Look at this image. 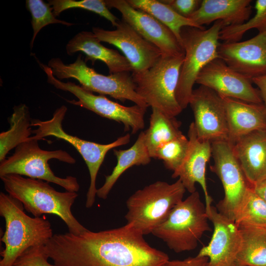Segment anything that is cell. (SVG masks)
I'll return each instance as SVG.
<instances>
[{"label": "cell", "instance_id": "6da1fadb", "mask_svg": "<svg viewBox=\"0 0 266 266\" xmlns=\"http://www.w3.org/2000/svg\"><path fill=\"white\" fill-rule=\"evenodd\" d=\"M131 223L113 229L79 235L54 234L44 246L57 266H160L165 252L150 246Z\"/></svg>", "mask_w": 266, "mask_h": 266}, {"label": "cell", "instance_id": "7a4b0ae2", "mask_svg": "<svg viewBox=\"0 0 266 266\" xmlns=\"http://www.w3.org/2000/svg\"><path fill=\"white\" fill-rule=\"evenodd\" d=\"M7 194L19 200L25 209L34 217L51 214L59 217L68 232L80 234L88 230L74 217L71 208L78 197L77 192L56 191L49 182L18 174L0 176Z\"/></svg>", "mask_w": 266, "mask_h": 266}, {"label": "cell", "instance_id": "3957f363", "mask_svg": "<svg viewBox=\"0 0 266 266\" xmlns=\"http://www.w3.org/2000/svg\"><path fill=\"white\" fill-rule=\"evenodd\" d=\"M23 204L8 194L0 193V215L5 222L0 240L5 247L0 252V266H12L26 250L45 246L53 236L50 222L43 215L31 217L24 212Z\"/></svg>", "mask_w": 266, "mask_h": 266}, {"label": "cell", "instance_id": "277c9868", "mask_svg": "<svg viewBox=\"0 0 266 266\" xmlns=\"http://www.w3.org/2000/svg\"><path fill=\"white\" fill-rule=\"evenodd\" d=\"M205 204L196 191L176 204L152 231L176 253L195 249L203 233L211 231Z\"/></svg>", "mask_w": 266, "mask_h": 266}, {"label": "cell", "instance_id": "5b68a950", "mask_svg": "<svg viewBox=\"0 0 266 266\" xmlns=\"http://www.w3.org/2000/svg\"><path fill=\"white\" fill-rule=\"evenodd\" d=\"M224 26L222 21H217L207 29L192 27H185L181 29L184 59L175 97L182 110L189 104L194 85L200 71L210 62L218 58L220 32Z\"/></svg>", "mask_w": 266, "mask_h": 266}, {"label": "cell", "instance_id": "8992f818", "mask_svg": "<svg viewBox=\"0 0 266 266\" xmlns=\"http://www.w3.org/2000/svg\"><path fill=\"white\" fill-rule=\"evenodd\" d=\"M51 159L69 164H74L76 162L65 150L41 149L38 140L31 136L17 146L12 155L0 162V176L18 174L56 184L67 191L77 192L80 185L77 178L72 176L64 178L56 176L48 164Z\"/></svg>", "mask_w": 266, "mask_h": 266}, {"label": "cell", "instance_id": "52a82bcc", "mask_svg": "<svg viewBox=\"0 0 266 266\" xmlns=\"http://www.w3.org/2000/svg\"><path fill=\"white\" fill-rule=\"evenodd\" d=\"M186 189L180 179L172 184L158 181L134 192L127 200L125 218L143 234L152 233L183 200Z\"/></svg>", "mask_w": 266, "mask_h": 266}, {"label": "cell", "instance_id": "ba28073f", "mask_svg": "<svg viewBox=\"0 0 266 266\" xmlns=\"http://www.w3.org/2000/svg\"><path fill=\"white\" fill-rule=\"evenodd\" d=\"M184 54L163 56L146 70L132 74L135 91L148 106L155 108L170 117H175L182 111L175 97Z\"/></svg>", "mask_w": 266, "mask_h": 266}, {"label": "cell", "instance_id": "9c48e42d", "mask_svg": "<svg viewBox=\"0 0 266 266\" xmlns=\"http://www.w3.org/2000/svg\"><path fill=\"white\" fill-rule=\"evenodd\" d=\"M53 75L58 79L73 78L81 86L91 92L108 95L124 102L127 100L135 104L147 108L144 99L135 91V85L130 72H122L104 75L89 67L79 54L74 62L65 64L59 58H53L48 62Z\"/></svg>", "mask_w": 266, "mask_h": 266}, {"label": "cell", "instance_id": "30bf717a", "mask_svg": "<svg viewBox=\"0 0 266 266\" xmlns=\"http://www.w3.org/2000/svg\"><path fill=\"white\" fill-rule=\"evenodd\" d=\"M67 110L66 106L62 105L56 109L49 120L42 121L33 119L31 126L36 128L33 130L34 135L32 136L38 141L47 136H54L70 143L79 152L88 167L90 177L85 203L86 207L90 208L95 201L97 191L96 179L106 154L112 149L129 143L131 136L128 133L111 143L100 144L72 135L65 132L63 128L62 123Z\"/></svg>", "mask_w": 266, "mask_h": 266}, {"label": "cell", "instance_id": "8fae6325", "mask_svg": "<svg viewBox=\"0 0 266 266\" xmlns=\"http://www.w3.org/2000/svg\"><path fill=\"white\" fill-rule=\"evenodd\" d=\"M38 63L46 73L49 84L58 89L68 92L77 98V100H66L68 103L121 123L124 126V131L131 130L132 134L144 128L147 108L136 104L125 106L110 100L103 95H96L73 82L61 81L53 75L48 66L39 61Z\"/></svg>", "mask_w": 266, "mask_h": 266}, {"label": "cell", "instance_id": "7c38bea8", "mask_svg": "<svg viewBox=\"0 0 266 266\" xmlns=\"http://www.w3.org/2000/svg\"><path fill=\"white\" fill-rule=\"evenodd\" d=\"M211 156L214 164L210 169L220 179L224 191V197L216 208L219 213L234 222L250 185L229 141L212 142Z\"/></svg>", "mask_w": 266, "mask_h": 266}, {"label": "cell", "instance_id": "4fadbf2b", "mask_svg": "<svg viewBox=\"0 0 266 266\" xmlns=\"http://www.w3.org/2000/svg\"><path fill=\"white\" fill-rule=\"evenodd\" d=\"M115 27L111 31L93 27L92 32L101 42L112 44L122 52L131 66L133 74L149 69L162 56L159 48L123 20Z\"/></svg>", "mask_w": 266, "mask_h": 266}, {"label": "cell", "instance_id": "5bb4252c", "mask_svg": "<svg viewBox=\"0 0 266 266\" xmlns=\"http://www.w3.org/2000/svg\"><path fill=\"white\" fill-rule=\"evenodd\" d=\"M198 138L211 142L228 140V126L222 97L205 86L193 90L189 104Z\"/></svg>", "mask_w": 266, "mask_h": 266}, {"label": "cell", "instance_id": "9a60e30c", "mask_svg": "<svg viewBox=\"0 0 266 266\" xmlns=\"http://www.w3.org/2000/svg\"><path fill=\"white\" fill-rule=\"evenodd\" d=\"M108 8H114L122 20L146 40L154 45L163 56L184 54L183 48L173 32L150 14L132 6L127 0H105Z\"/></svg>", "mask_w": 266, "mask_h": 266}, {"label": "cell", "instance_id": "2e32d148", "mask_svg": "<svg viewBox=\"0 0 266 266\" xmlns=\"http://www.w3.org/2000/svg\"><path fill=\"white\" fill-rule=\"evenodd\" d=\"M251 83L219 58L213 60L203 68L196 81V83L213 90L222 97L249 103H263L259 89Z\"/></svg>", "mask_w": 266, "mask_h": 266}, {"label": "cell", "instance_id": "e0dca14e", "mask_svg": "<svg viewBox=\"0 0 266 266\" xmlns=\"http://www.w3.org/2000/svg\"><path fill=\"white\" fill-rule=\"evenodd\" d=\"M206 211L213 225V233L208 244L203 246L197 256L207 257V266H235L241 244L238 226L213 206Z\"/></svg>", "mask_w": 266, "mask_h": 266}, {"label": "cell", "instance_id": "ac0fdd59", "mask_svg": "<svg viewBox=\"0 0 266 266\" xmlns=\"http://www.w3.org/2000/svg\"><path fill=\"white\" fill-rule=\"evenodd\" d=\"M218 58L251 80L266 74V31L243 41L219 43Z\"/></svg>", "mask_w": 266, "mask_h": 266}, {"label": "cell", "instance_id": "d6986e66", "mask_svg": "<svg viewBox=\"0 0 266 266\" xmlns=\"http://www.w3.org/2000/svg\"><path fill=\"white\" fill-rule=\"evenodd\" d=\"M188 136L189 146L186 156L180 167L173 172L171 177H179L186 190L191 194L197 191L195 184L199 183L203 190L207 209L213 201L207 190L205 178L206 164L211 156V143L198 138L194 122L189 126Z\"/></svg>", "mask_w": 266, "mask_h": 266}, {"label": "cell", "instance_id": "ffe728a7", "mask_svg": "<svg viewBox=\"0 0 266 266\" xmlns=\"http://www.w3.org/2000/svg\"><path fill=\"white\" fill-rule=\"evenodd\" d=\"M250 186L266 179V130L255 131L231 143Z\"/></svg>", "mask_w": 266, "mask_h": 266}, {"label": "cell", "instance_id": "44dd1931", "mask_svg": "<svg viewBox=\"0 0 266 266\" xmlns=\"http://www.w3.org/2000/svg\"><path fill=\"white\" fill-rule=\"evenodd\" d=\"M222 98L228 126V141L231 143L253 132L266 130V111L263 103Z\"/></svg>", "mask_w": 266, "mask_h": 266}, {"label": "cell", "instance_id": "7402d4cb", "mask_svg": "<svg viewBox=\"0 0 266 266\" xmlns=\"http://www.w3.org/2000/svg\"><path fill=\"white\" fill-rule=\"evenodd\" d=\"M251 0H203L199 8L188 18L200 27L217 21L224 27L241 24L249 19Z\"/></svg>", "mask_w": 266, "mask_h": 266}, {"label": "cell", "instance_id": "603a6c76", "mask_svg": "<svg viewBox=\"0 0 266 266\" xmlns=\"http://www.w3.org/2000/svg\"><path fill=\"white\" fill-rule=\"evenodd\" d=\"M100 42L93 32L82 31L69 40L66 51L68 55L81 52L86 55L85 62L91 61L93 65L96 60L103 62L110 74L132 72L131 66L124 56L115 50L105 47Z\"/></svg>", "mask_w": 266, "mask_h": 266}, {"label": "cell", "instance_id": "cb8c5ba5", "mask_svg": "<svg viewBox=\"0 0 266 266\" xmlns=\"http://www.w3.org/2000/svg\"><path fill=\"white\" fill-rule=\"evenodd\" d=\"M117 159V164L110 174L105 176L104 184L97 189L96 195L106 199L121 175L133 166L146 165L151 161L144 140V133L141 132L134 143L129 149L113 150Z\"/></svg>", "mask_w": 266, "mask_h": 266}, {"label": "cell", "instance_id": "d4e9b609", "mask_svg": "<svg viewBox=\"0 0 266 266\" xmlns=\"http://www.w3.org/2000/svg\"><path fill=\"white\" fill-rule=\"evenodd\" d=\"M237 226L241 244L235 266H266V227Z\"/></svg>", "mask_w": 266, "mask_h": 266}, {"label": "cell", "instance_id": "484cf974", "mask_svg": "<svg viewBox=\"0 0 266 266\" xmlns=\"http://www.w3.org/2000/svg\"><path fill=\"white\" fill-rule=\"evenodd\" d=\"M8 121L9 129L0 133V162L13 148L31 136L32 119L29 108L25 104L15 105Z\"/></svg>", "mask_w": 266, "mask_h": 266}, {"label": "cell", "instance_id": "4316f807", "mask_svg": "<svg viewBox=\"0 0 266 266\" xmlns=\"http://www.w3.org/2000/svg\"><path fill=\"white\" fill-rule=\"evenodd\" d=\"M181 122L158 109L152 108L148 128L144 132L146 146L151 158L163 144L181 135Z\"/></svg>", "mask_w": 266, "mask_h": 266}, {"label": "cell", "instance_id": "83f0119b", "mask_svg": "<svg viewBox=\"0 0 266 266\" xmlns=\"http://www.w3.org/2000/svg\"><path fill=\"white\" fill-rule=\"evenodd\" d=\"M127 1L133 7L150 14L166 26L173 32L181 44L180 33L183 27L204 28L200 27L190 19L181 16L162 0H127Z\"/></svg>", "mask_w": 266, "mask_h": 266}, {"label": "cell", "instance_id": "f1b7e54d", "mask_svg": "<svg viewBox=\"0 0 266 266\" xmlns=\"http://www.w3.org/2000/svg\"><path fill=\"white\" fill-rule=\"evenodd\" d=\"M237 225L266 227V202L250 186L235 220Z\"/></svg>", "mask_w": 266, "mask_h": 266}, {"label": "cell", "instance_id": "f546056e", "mask_svg": "<svg viewBox=\"0 0 266 266\" xmlns=\"http://www.w3.org/2000/svg\"><path fill=\"white\" fill-rule=\"evenodd\" d=\"M255 15L245 22L234 26H225L220 32L219 40L224 42H237L245 33L252 29H256L259 33L266 31V0H257L255 2Z\"/></svg>", "mask_w": 266, "mask_h": 266}, {"label": "cell", "instance_id": "4dcf8cb0", "mask_svg": "<svg viewBox=\"0 0 266 266\" xmlns=\"http://www.w3.org/2000/svg\"><path fill=\"white\" fill-rule=\"evenodd\" d=\"M189 146V139L182 134L160 146L156 150L153 158L161 160L166 168L174 172L182 164Z\"/></svg>", "mask_w": 266, "mask_h": 266}, {"label": "cell", "instance_id": "1f68e13d", "mask_svg": "<svg viewBox=\"0 0 266 266\" xmlns=\"http://www.w3.org/2000/svg\"><path fill=\"white\" fill-rule=\"evenodd\" d=\"M26 7L32 16L31 24L33 31V37L30 43L31 49L36 35L44 27L52 24H61L66 26H71L73 24L56 18L52 6L42 0H27Z\"/></svg>", "mask_w": 266, "mask_h": 266}, {"label": "cell", "instance_id": "d6a6232c", "mask_svg": "<svg viewBox=\"0 0 266 266\" xmlns=\"http://www.w3.org/2000/svg\"><path fill=\"white\" fill-rule=\"evenodd\" d=\"M54 15L59 16L61 12L70 8H78L94 12L108 20L116 27L119 20L109 10L104 0H49Z\"/></svg>", "mask_w": 266, "mask_h": 266}, {"label": "cell", "instance_id": "836d02e7", "mask_svg": "<svg viewBox=\"0 0 266 266\" xmlns=\"http://www.w3.org/2000/svg\"><path fill=\"white\" fill-rule=\"evenodd\" d=\"M48 258L44 245L33 246L24 252L12 266H57L48 263Z\"/></svg>", "mask_w": 266, "mask_h": 266}, {"label": "cell", "instance_id": "e575fe53", "mask_svg": "<svg viewBox=\"0 0 266 266\" xmlns=\"http://www.w3.org/2000/svg\"><path fill=\"white\" fill-rule=\"evenodd\" d=\"M163 2L170 6L176 12L186 18H189L200 6V0H165Z\"/></svg>", "mask_w": 266, "mask_h": 266}, {"label": "cell", "instance_id": "d590c367", "mask_svg": "<svg viewBox=\"0 0 266 266\" xmlns=\"http://www.w3.org/2000/svg\"><path fill=\"white\" fill-rule=\"evenodd\" d=\"M206 257H189L183 260H168L160 266H207Z\"/></svg>", "mask_w": 266, "mask_h": 266}, {"label": "cell", "instance_id": "8d00e7d4", "mask_svg": "<svg viewBox=\"0 0 266 266\" xmlns=\"http://www.w3.org/2000/svg\"><path fill=\"white\" fill-rule=\"evenodd\" d=\"M251 82L258 87L266 111V74L254 78Z\"/></svg>", "mask_w": 266, "mask_h": 266}, {"label": "cell", "instance_id": "74e56055", "mask_svg": "<svg viewBox=\"0 0 266 266\" xmlns=\"http://www.w3.org/2000/svg\"><path fill=\"white\" fill-rule=\"evenodd\" d=\"M251 187L266 202V179L251 186Z\"/></svg>", "mask_w": 266, "mask_h": 266}]
</instances>
